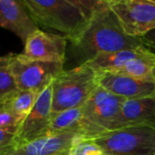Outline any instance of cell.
Returning a JSON list of instances; mask_svg holds the SVG:
<instances>
[{
	"label": "cell",
	"mask_w": 155,
	"mask_h": 155,
	"mask_svg": "<svg viewBox=\"0 0 155 155\" xmlns=\"http://www.w3.org/2000/svg\"><path fill=\"white\" fill-rule=\"evenodd\" d=\"M130 126H148L155 129V94L123 101L114 130Z\"/></svg>",
	"instance_id": "14"
},
{
	"label": "cell",
	"mask_w": 155,
	"mask_h": 155,
	"mask_svg": "<svg viewBox=\"0 0 155 155\" xmlns=\"http://www.w3.org/2000/svg\"><path fill=\"white\" fill-rule=\"evenodd\" d=\"M98 74L99 86L125 100L139 99L155 94L153 81L139 80L109 72H98Z\"/></svg>",
	"instance_id": "11"
},
{
	"label": "cell",
	"mask_w": 155,
	"mask_h": 155,
	"mask_svg": "<svg viewBox=\"0 0 155 155\" xmlns=\"http://www.w3.org/2000/svg\"><path fill=\"white\" fill-rule=\"evenodd\" d=\"M0 28L14 33L23 44L39 29L20 0H0Z\"/></svg>",
	"instance_id": "12"
},
{
	"label": "cell",
	"mask_w": 155,
	"mask_h": 155,
	"mask_svg": "<svg viewBox=\"0 0 155 155\" xmlns=\"http://www.w3.org/2000/svg\"><path fill=\"white\" fill-rule=\"evenodd\" d=\"M19 91L9 66L0 68V106Z\"/></svg>",
	"instance_id": "18"
},
{
	"label": "cell",
	"mask_w": 155,
	"mask_h": 155,
	"mask_svg": "<svg viewBox=\"0 0 155 155\" xmlns=\"http://www.w3.org/2000/svg\"><path fill=\"white\" fill-rule=\"evenodd\" d=\"M151 1H153V2H155V0H151Z\"/></svg>",
	"instance_id": "26"
},
{
	"label": "cell",
	"mask_w": 155,
	"mask_h": 155,
	"mask_svg": "<svg viewBox=\"0 0 155 155\" xmlns=\"http://www.w3.org/2000/svg\"><path fill=\"white\" fill-rule=\"evenodd\" d=\"M14 55L15 54H8V55H6V56L0 57V68H4V67L9 66Z\"/></svg>",
	"instance_id": "24"
},
{
	"label": "cell",
	"mask_w": 155,
	"mask_h": 155,
	"mask_svg": "<svg viewBox=\"0 0 155 155\" xmlns=\"http://www.w3.org/2000/svg\"><path fill=\"white\" fill-rule=\"evenodd\" d=\"M124 32L141 38L155 29V2L151 0H106Z\"/></svg>",
	"instance_id": "5"
},
{
	"label": "cell",
	"mask_w": 155,
	"mask_h": 155,
	"mask_svg": "<svg viewBox=\"0 0 155 155\" xmlns=\"http://www.w3.org/2000/svg\"><path fill=\"white\" fill-rule=\"evenodd\" d=\"M16 144H17V135L0 130V155L5 154Z\"/></svg>",
	"instance_id": "22"
},
{
	"label": "cell",
	"mask_w": 155,
	"mask_h": 155,
	"mask_svg": "<svg viewBox=\"0 0 155 155\" xmlns=\"http://www.w3.org/2000/svg\"><path fill=\"white\" fill-rule=\"evenodd\" d=\"M68 155H109V154L94 139H83L75 143L69 149Z\"/></svg>",
	"instance_id": "19"
},
{
	"label": "cell",
	"mask_w": 155,
	"mask_h": 155,
	"mask_svg": "<svg viewBox=\"0 0 155 155\" xmlns=\"http://www.w3.org/2000/svg\"><path fill=\"white\" fill-rule=\"evenodd\" d=\"M68 38L38 29L24 44L19 55L31 60L65 63L68 51Z\"/></svg>",
	"instance_id": "8"
},
{
	"label": "cell",
	"mask_w": 155,
	"mask_h": 155,
	"mask_svg": "<svg viewBox=\"0 0 155 155\" xmlns=\"http://www.w3.org/2000/svg\"><path fill=\"white\" fill-rule=\"evenodd\" d=\"M63 63L31 60L15 54L9 68L20 91L41 93L64 69Z\"/></svg>",
	"instance_id": "6"
},
{
	"label": "cell",
	"mask_w": 155,
	"mask_h": 155,
	"mask_svg": "<svg viewBox=\"0 0 155 155\" xmlns=\"http://www.w3.org/2000/svg\"><path fill=\"white\" fill-rule=\"evenodd\" d=\"M52 115L51 83L39 94L34 107L23 121L20 130L17 134L16 145L49 135Z\"/></svg>",
	"instance_id": "9"
},
{
	"label": "cell",
	"mask_w": 155,
	"mask_h": 155,
	"mask_svg": "<svg viewBox=\"0 0 155 155\" xmlns=\"http://www.w3.org/2000/svg\"><path fill=\"white\" fill-rule=\"evenodd\" d=\"M76 132L89 139H95L106 132L103 129L91 121L82 107L53 113L49 127V134Z\"/></svg>",
	"instance_id": "13"
},
{
	"label": "cell",
	"mask_w": 155,
	"mask_h": 155,
	"mask_svg": "<svg viewBox=\"0 0 155 155\" xmlns=\"http://www.w3.org/2000/svg\"><path fill=\"white\" fill-rule=\"evenodd\" d=\"M140 38L143 46L146 47L152 54L155 55V29L150 31Z\"/></svg>",
	"instance_id": "23"
},
{
	"label": "cell",
	"mask_w": 155,
	"mask_h": 155,
	"mask_svg": "<svg viewBox=\"0 0 155 155\" xmlns=\"http://www.w3.org/2000/svg\"><path fill=\"white\" fill-rule=\"evenodd\" d=\"M98 77V72L85 64L63 69L52 82L53 113L82 107L99 87Z\"/></svg>",
	"instance_id": "2"
},
{
	"label": "cell",
	"mask_w": 155,
	"mask_h": 155,
	"mask_svg": "<svg viewBox=\"0 0 155 155\" xmlns=\"http://www.w3.org/2000/svg\"><path fill=\"white\" fill-rule=\"evenodd\" d=\"M89 139L76 132L55 133L18 144L3 155H68L78 141Z\"/></svg>",
	"instance_id": "10"
},
{
	"label": "cell",
	"mask_w": 155,
	"mask_h": 155,
	"mask_svg": "<svg viewBox=\"0 0 155 155\" xmlns=\"http://www.w3.org/2000/svg\"><path fill=\"white\" fill-rule=\"evenodd\" d=\"M94 140L109 155H155V129L151 127H124Z\"/></svg>",
	"instance_id": "4"
},
{
	"label": "cell",
	"mask_w": 155,
	"mask_h": 155,
	"mask_svg": "<svg viewBox=\"0 0 155 155\" xmlns=\"http://www.w3.org/2000/svg\"><path fill=\"white\" fill-rule=\"evenodd\" d=\"M155 68V55L149 49L141 56L127 63L124 67L114 72L139 80H152V71Z\"/></svg>",
	"instance_id": "16"
},
{
	"label": "cell",
	"mask_w": 155,
	"mask_h": 155,
	"mask_svg": "<svg viewBox=\"0 0 155 155\" xmlns=\"http://www.w3.org/2000/svg\"><path fill=\"white\" fill-rule=\"evenodd\" d=\"M152 80H153V81L155 83V68H154V69L152 71Z\"/></svg>",
	"instance_id": "25"
},
{
	"label": "cell",
	"mask_w": 155,
	"mask_h": 155,
	"mask_svg": "<svg viewBox=\"0 0 155 155\" xmlns=\"http://www.w3.org/2000/svg\"><path fill=\"white\" fill-rule=\"evenodd\" d=\"M125 99L99 86L82 106L87 118L106 131L113 130Z\"/></svg>",
	"instance_id": "7"
},
{
	"label": "cell",
	"mask_w": 155,
	"mask_h": 155,
	"mask_svg": "<svg viewBox=\"0 0 155 155\" xmlns=\"http://www.w3.org/2000/svg\"><path fill=\"white\" fill-rule=\"evenodd\" d=\"M65 1L77 8L89 20L97 11L106 5V0H65Z\"/></svg>",
	"instance_id": "21"
},
{
	"label": "cell",
	"mask_w": 155,
	"mask_h": 155,
	"mask_svg": "<svg viewBox=\"0 0 155 155\" xmlns=\"http://www.w3.org/2000/svg\"><path fill=\"white\" fill-rule=\"evenodd\" d=\"M68 41L69 56L75 67L83 65L102 53L136 48L143 45L140 38L130 37L124 32L107 2L92 16L84 30Z\"/></svg>",
	"instance_id": "1"
},
{
	"label": "cell",
	"mask_w": 155,
	"mask_h": 155,
	"mask_svg": "<svg viewBox=\"0 0 155 155\" xmlns=\"http://www.w3.org/2000/svg\"><path fill=\"white\" fill-rule=\"evenodd\" d=\"M24 120L10 111L9 110L0 106V130L17 135Z\"/></svg>",
	"instance_id": "20"
},
{
	"label": "cell",
	"mask_w": 155,
	"mask_h": 155,
	"mask_svg": "<svg viewBox=\"0 0 155 155\" xmlns=\"http://www.w3.org/2000/svg\"><path fill=\"white\" fill-rule=\"evenodd\" d=\"M33 20L44 28L57 30L68 39L79 36L89 19L65 0H20Z\"/></svg>",
	"instance_id": "3"
},
{
	"label": "cell",
	"mask_w": 155,
	"mask_h": 155,
	"mask_svg": "<svg viewBox=\"0 0 155 155\" xmlns=\"http://www.w3.org/2000/svg\"><path fill=\"white\" fill-rule=\"evenodd\" d=\"M39 94L40 93L34 91H19L1 106L9 110L25 120L34 107Z\"/></svg>",
	"instance_id": "17"
},
{
	"label": "cell",
	"mask_w": 155,
	"mask_h": 155,
	"mask_svg": "<svg viewBox=\"0 0 155 155\" xmlns=\"http://www.w3.org/2000/svg\"><path fill=\"white\" fill-rule=\"evenodd\" d=\"M147 50L148 48L142 45L136 48L102 53L85 63V65L97 72L114 73L130 61L144 54Z\"/></svg>",
	"instance_id": "15"
}]
</instances>
